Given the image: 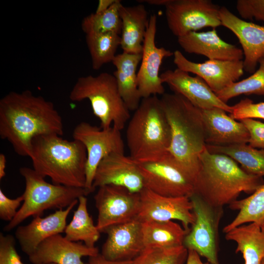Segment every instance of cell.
Returning a JSON list of instances; mask_svg holds the SVG:
<instances>
[{
  "instance_id": "cell-16",
  "label": "cell",
  "mask_w": 264,
  "mask_h": 264,
  "mask_svg": "<svg viewBox=\"0 0 264 264\" xmlns=\"http://www.w3.org/2000/svg\"><path fill=\"white\" fill-rule=\"evenodd\" d=\"M163 83L189 101L196 107L202 110L218 108L227 112H232V106L221 101L206 82L198 76L178 68L167 70L160 75Z\"/></svg>"
},
{
  "instance_id": "cell-14",
  "label": "cell",
  "mask_w": 264,
  "mask_h": 264,
  "mask_svg": "<svg viewBox=\"0 0 264 264\" xmlns=\"http://www.w3.org/2000/svg\"><path fill=\"white\" fill-rule=\"evenodd\" d=\"M156 24L157 16L154 14L150 17L137 75L138 88L142 99L165 93L163 83L159 74L160 67L164 58L174 55V52L170 50L156 46Z\"/></svg>"
},
{
  "instance_id": "cell-5",
  "label": "cell",
  "mask_w": 264,
  "mask_h": 264,
  "mask_svg": "<svg viewBox=\"0 0 264 264\" xmlns=\"http://www.w3.org/2000/svg\"><path fill=\"white\" fill-rule=\"evenodd\" d=\"M126 130L130 157L138 163L156 162L169 154L171 129L157 95L142 98Z\"/></svg>"
},
{
  "instance_id": "cell-29",
  "label": "cell",
  "mask_w": 264,
  "mask_h": 264,
  "mask_svg": "<svg viewBox=\"0 0 264 264\" xmlns=\"http://www.w3.org/2000/svg\"><path fill=\"white\" fill-rule=\"evenodd\" d=\"M87 201L85 196L79 198L77 208L71 220L66 227L65 237L71 241H80L89 247H94L101 232L88 212Z\"/></svg>"
},
{
  "instance_id": "cell-47",
  "label": "cell",
  "mask_w": 264,
  "mask_h": 264,
  "mask_svg": "<svg viewBox=\"0 0 264 264\" xmlns=\"http://www.w3.org/2000/svg\"></svg>"
},
{
  "instance_id": "cell-7",
  "label": "cell",
  "mask_w": 264,
  "mask_h": 264,
  "mask_svg": "<svg viewBox=\"0 0 264 264\" xmlns=\"http://www.w3.org/2000/svg\"><path fill=\"white\" fill-rule=\"evenodd\" d=\"M19 171L25 181L24 200L15 217L4 227L6 232L29 217L41 216L48 209L66 208L79 197L89 194L84 188L50 183L33 168L23 167Z\"/></svg>"
},
{
  "instance_id": "cell-39",
  "label": "cell",
  "mask_w": 264,
  "mask_h": 264,
  "mask_svg": "<svg viewBox=\"0 0 264 264\" xmlns=\"http://www.w3.org/2000/svg\"><path fill=\"white\" fill-rule=\"evenodd\" d=\"M23 194L16 198L7 197L0 189V219L10 222L15 217L18 209L23 201Z\"/></svg>"
},
{
  "instance_id": "cell-32",
  "label": "cell",
  "mask_w": 264,
  "mask_h": 264,
  "mask_svg": "<svg viewBox=\"0 0 264 264\" xmlns=\"http://www.w3.org/2000/svg\"><path fill=\"white\" fill-rule=\"evenodd\" d=\"M120 0H116L108 10L101 13H93L84 18L81 28L86 35L110 32L121 34L122 22L119 15Z\"/></svg>"
},
{
  "instance_id": "cell-34",
  "label": "cell",
  "mask_w": 264,
  "mask_h": 264,
  "mask_svg": "<svg viewBox=\"0 0 264 264\" xmlns=\"http://www.w3.org/2000/svg\"><path fill=\"white\" fill-rule=\"evenodd\" d=\"M241 94L264 95V65H260L259 69L249 77L234 83L216 93L226 103Z\"/></svg>"
},
{
  "instance_id": "cell-46",
  "label": "cell",
  "mask_w": 264,
  "mask_h": 264,
  "mask_svg": "<svg viewBox=\"0 0 264 264\" xmlns=\"http://www.w3.org/2000/svg\"><path fill=\"white\" fill-rule=\"evenodd\" d=\"M263 227L264 228V224H263Z\"/></svg>"
},
{
  "instance_id": "cell-45",
  "label": "cell",
  "mask_w": 264,
  "mask_h": 264,
  "mask_svg": "<svg viewBox=\"0 0 264 264\" xmlns=\"http://www.w3.org/2000/svg\"><path fill=\"white\" fill-rule=\"evenodd\" d=\"M261 264H264V257L263 258Z\"/></svg>"
},
{
  "instance_id": "cell-37",
  "label": "cell",
  "mask_w": 264,
  "mask_h": 264,
  "mask_svg": "<svg viewBox=\"0 0 264 264\" xmlns=\"http://www.w3.org/2000/svg\"><path fill=\"white\" fill-rule=\"evenodd\" d=\"M236 9L243 19L264 22V0H238Z\"/></svg>"
},
{
  "instance_id": "cell-25",
  "label": "cell",
  "mask_w": 264,
  "mask_h": 264,
  "mask_svg": "<svg viewBox=\"0 0 264 264\" xmlns=\"http://www.w3.org/2000/svg\"><path fill=\"white\" fill-rule=\"evenodd\" d=\"M142 54L125 52L116 55L112 63L116 68L113 72L119 93L130 111H135L142 100L137 80L136 70Z\"/></svg>"
},
{
  "instance_id": "cell-41",
  "label": "cell",
  "mask_w": 264,
  "mask_h": 264,
  "mask_svg": "<svg viewBox=\"0 0 264 264\" xmlns=\"http://www.w3.org/2000/svg\"><path fill=\"white\" fill-rule=\"evenodd\" d=\"M188 254L186 264H211L208 262H203L200 256L194 250L188 249Z\"/></svg>"
},
{
  "instance_id": "cell-31",
  "label": "cell",
  "mask_w": 264,
  "mask_h": 264,
  "mask_svg": "<svg viewBox=\"0 0 264 264\" xmlns=\"http://www.w3.org/2000/svg\"><path fill=\"white\" fill-rule=\"evenodd\" d=\"M86 40L94 70L112 62L121 42L120 35L113 32L87 34Z\"/></svg>"
},
{
  "instance_id": "cell-1",
  "label": "cell",
  "mask_w": 264,
  "mask_h": 264,
  "mask_svg": "<svg viewBox=\"0 0 264 264\" xmlns=\"http://www.w3.org/2000/svg\"><path fill=\"white\" fill-rule=\"evenodd\" d=\"M63 133L61 115L43 96L26 90L11 91L0 100V137L18 155L29 157L32 141L37 136Z\"/></svg>"
},
{
  "instance_id": "cell-36",
  "label": "cell",
  "mask_w": 264,
  "mask_h": 264,
  "mask_svg": "<svg viewBox=\"0 0 264 264\" xmlns=\"http://www.w3.org/2000/svg\"><path fill=\"white\" fill-rule=\"evenodd\" d=\"M0 264H24L16 249V240L11 235L0 233Z\"/></svg>"
},
{
  "instance_id": "cell-19",
  "label": "cell",
  "mask_w": 264,
  "mask_h": 264,
  "mask_svg": "<svg viewBox=\"0 0 264 264\" xmlns=\"http://www.w3.org/2000/svg\"><path fill=\"white\" fill-rule=\"evenodd\" d=\"M101 233L106 234L107 237L101 254L108 260L132 261L145 248L142 222L137 219L111 225Z\"/></svg>"
},
{
  "instance_id": "cell-9",
  "label": "cell",
  "mask_w": 264,
  "mask_h": 264,
  "mask_svg": "<svg viewBox=\"0 0 264 264\" xmlns=\"http://www.w3.org/2000/svg\"><path fill=\"white\" fill-rule=\"evenodd\" d=\"M72 137L80 141L87 151L85 188L90 194L94 191V176L101 160L112 153L124 154L121 131L113 126L102 129L88 122H81L74 128Z\"/></svg>"
},
{
  "instance_id": "cell-43",
  "label": "cell",
  "mask_w": 264,
  "mask_h": 264,
  "mask_svg": "<svg viewBox=\"0 0 264 264\" xmlns=\"http://www.w3.org/2000/svg\"><path fill=\"white\" fill-rule=\"evenodd\" d=\"M6 158L3 154H0V179L5 176Z\"/></svg>"
},
{
  "instance_id": "cell-10",
  "label": "cell",
  "mask_w": 264,
  "mask_h": 264,
  "mask_svg": "<svg viewBox=\"0 0 264 264\" xmlns=\"http://www.w3.org/2000/svg\"><path fill=\"white\" fill-rule=\"evenodd\" d=\"M168 26L177 37L205 27L221 25L220 7L210 0H164Z\"/></svg>"
},
{
  "instance_id": "cell-12",
  "label": "cell",
  "mask_w": 264,
  "mask_h": 264,
  "mask_svg": "<svg viewBox=\"0 0 264 264\" xmlns=\"http://www.w3.org/2000/svg\"><path fill=\"white\" fill-rule=\"evenodd\" d=\"M98 211L96 226L99 231L112 225L137 219L139 211V193L114 185L98 187L94 197Z\"/></svg>"
},
{
  "instance_id": "cell-35",
  "label": "cell",
  "mask_w": 264,
  "mask_h": 264,
  "mask_svg": "<svg viewBox=\"0 0 264 264\" xmlns=\"http://www.w3.org/2000/svg\"><path fill=\"white\" fill-rule=\"evenodd\" d=\"M230 116L237 120L245 118L264 119V102L254 103L251 100L245 98L232 106Z\"/></svg>"
},
{
  "instance_id": "cell-17",
  "label": "cell",
  "mask_w": 264,
  "mask_h": 264,
  "mask_svg": "<svg viewBox=\"0 0 264 264\" xmlns=\"http://www.w3.org/2000/svg\"><path fill=\"white\" fill-rule=\"evenodd\" d=\"M220 17L221 25L231 31L241 44L244 70L253 73L264 59V26L241 19L225 6L220 7Z\"/></svg>"
},
{
  "instance_id": "cell-24",
  "label": "cell",
  "mask_w": 264,
  "mask_h": 264,
  "mask_svg": "<svg viewBox=\"0 0 264 264\" xmlns=\"http://www.w3.org/2000/svg\"><path fill=\"white\" fill-rule=\"evenodd\" d=\"M119 12L122 22L120 46L123 52L142 54L150 20L147 10L142 4L131 6L122 4Z\"/></svg>"
},
{
  "instance_id": "cell-11",
  "label": "cell",
  "mask_w": 264,
  "mask_h": 264,
  "mask_svg": "<svg viewBox=\"0 0 264 264\" xmlns=\"http://www.w3.org/2000/svg\"><path fill=\"white\" fill-rule=\"evenodd\" d=\"M144 186L158 195L171 197H190L194 182L169 154L156 162L138 163Z\"/></svg>"
},
{
  "instance_id": "cell-2",
  "label": "cell",
  "mask_w": 264,
  "mask_h": 264,
  "mask_svg": "<svg viewBox=\"0 0 264 264\" xmlns=\"http://www.w3.org/2000/svg\"><path fill=\"white\" fill-rule=\"evenodd\" d=\"M199 160L194 194L213 207L229 205L242 192L251 194L264 184L263 177L246 173L225 154L212 153L205 148Z\"/></svg>"
},
{
  "instance_id": "cell-26",
  "label": "cell",
  "mask_w": 264,
  "mask_h": 264,
  "mask_svg": "<svg viewBox=\"0 0 264 264\" xmlns=\"http://www.w3.org/2000/svg\"><path fill=\"white\" fill-rule=\"evenodd\" d=\"M225 239L237 244L236 252L242 254L244 264H261L264 257V228L250 223L234 228L225 233Z\"/></svg>"
},
{
  "instance_id": "cell-30",
  "label": "cell",
  "mask_w": 264,
  "mask_h": 264,
  "mask_svg": "<svg viewBox=\"0 0 264 264\" xmlns=\"http://www.w3.org/2000/svg\"><path fill=\"white\" fill-rule=\"evenodd\" d=\"M230 209L238 210L235 218L223 229L225 233L246 223H256L263 226L264 222V183L249 197L237 199L229 205Z\"/></svg>"
},
{
  "instance_id": "cell-33",
  "label": "cell",
  "mask_w": 264,
  "mask_h": 264,
  "mask_svg": "<svg viewBox=\"0 0 264 264\" xmlns=\"http://www.w3.org/2000/svg\"><path fill=\"white\" fill-rule=\"evenodd\" d=\"M188 251L184 246L145 247L132 264H186Z\"/></svg>"
},
{
  "instance_id": "cell-15",
  "label": "cell",
  "mask_w": 264,
  "mask_h": 264,
  "mask_svg": "<svg viewBox=\"0 0 264 264\" xmlns=\"http://www.w3.org/2000/svg\"><path fill=\"white\" fill-rule=\"evenodd\" d=\"M173 56L177 68L199 76L216 94L238 82L243 74L242 60H208L197 63L188 60L177 50Z\"/></svg>"
},
{
  "instance_id": "cell-27",
  "label": "cell",
  "mask_w": 264,
  "mask_h": 264,
  "mask_svg": "<svg viewBox=\"0 0 264 264\" xmlns=\"http://www.w3.org/2000/svg\"><path fill=\"white\" fill-rule=\"evenodd\" d=\"M142 222V233L145 247H173L183 245L187 232L173 220L146 221Z\"/></svg>"
},
{
  "instance_id": "cell-42",
  "label": "cell",
  "mask_w": 264,
  "mask_h": 264,
  "mask_svg": "<svg viewBox=\"0 0 264 264\" xmlns=\"http://www.w3.org/2000/svg\"><path fill=\"white\" fill-rule=\"evenodd\" d=\"M116 0H99L95 13H99L108 10Z\"/></svg>"
},
{
  "instance_id": "cell-18",
  "label": "cell",
  "mask_w": 264,
  "mask_h": 264,
  "mask_svg": "<svg viewBox=\"0 0 264 264\" xmlns=\"http://www.w3.org/2000/svg\"><path fill=\"white\" fill-rule=\"evenodd\" d=\"M106 185L122 186L134 193H139L145 188L138 163L130 156L120 153L108 155L98 166L92 189L94 191Z\"/></svg>"
},
{
  "instance_id": "cell-22",
  "label": "cell",
  "mask_w": 264,
  "mask_h": 264,
  "mask_svg": "<svg viewBox=\"0 0 264 264\" xmlns=\"http://www.w3.org/2000/svg\"><path fill=\"white\" fill-rule=\"evenodd\" d=\"M200 110L206 145L248 143L249 134L246 127L227 114L226 111L218 108Z\"/></svg>"
},
{
  "instance_id": "cell-23",
  "label": "cell",
  "mask_w": 264,
  "mask_h": 264,
  "mask_svg": "<svg viewBox=\"0 0 264 264\" xmlns=\"http://www.w3.org/2000/svg\"><path fill=\"white\" fill-rule=\"evenodd\" d=\"M180 46L187 53L202 55L208 60L240 61L242 49L222 40L216 29L205 32H190L177 37Z\"/></svg>"
},
{
  "instance_id": "cell-38",
  "label": "cell",
  "mask_w": 264,
  "mask_h": 264,
  "mask_svg": "<svg viewBox=\"0 0 264 264\" xmlns=\"http://www.w3.org/2000/svg\"><path fill=\"white\" fill-rule=\"evenodd\" d=\"M240 121L248 132V144L254 148L264 150V123L252 118H245Z\"/></svg>"
},
{
  "instance_id": "cell-3",
  "label": "cell",
  "mask_w": 264,
  "mask_h": 264,
  "mask_svg": "<svg viewBox=\"0 0 264 264\" xmlns=\"http://www.w3.org/2000/svg\"><path fill=\"white\" fill-rule=\"evenodd\" d=\"M160 100L171 129L169 154L194 182L206 145L200 110L177 93H164Z\"/></svg>"
},
{
  "instance_id": "cell-44",
  "label": "cell",
  "mask_w": 264,
  "mask_h": 264,
  "mask_svg": "<svg viewBox=\"0 0 264 264\" xmlns=\"http://www.w3.org/2000/svg\"><path fill=\"white\" fill-rule=\"evenodd\" d=\"M259 64L264 65V59L260 61V62H259Z\"/></svg>"
},
{
  "instance_id": "cell-13",
  "label": "cell",
  "mask_w": 264,
  "mask_h": 264,
  "mask_svg": "<svg viewBox=\"0 0 264 264\" xmlns=\"http://www.w3.org/2000/svg\"><path fill=\"white\" fill-rule=\"evenodd\" d=\"M137 219L146 221H180L188 233L195 220L192 203L188 197H171L144 188L140 193Z\"/></svg>"
},
{
  "instance_id": "cell-8",
  "label": "cell",
  "mask_w": 264,
  "mask_h": 264,
  "mask_svg": "<svg viewBox=\"0 0 264 264\" xmlns=\"http://www.w3.org/2000/svg\"><path fill=\"white\" fill-rule=\"evenodd\" d=\"M190 199L195 220L186 235L183 245L196 251L211 264H220L218 259L219 228L223 207H213L196 194Z\"/></svg>"
},
{
  "instance_id": "cell-20",
  "label": "cell",
  "mask_w": 264,
  "mask_h": 264,
  "mask_svg": "<svg viewBox=\"0 0 264 264\" xmlns=\"http://www.w3.org/2000/svg\"><path fill=\"white\" fill-rule=\"evenodd\" d=\"M99 253L96 246L71 241L59 234L44 240L28 258L33 264H89L85 263L82 258Z\"/></svg>"
},
{
  "instance_id": "cell-4",
  "label": "cell",
  "mask_w": 264,
  "mask_h": 264,
  "mask_svg": "<svg viewBox=\"0 0 264 264\" xmlns=\"http://www.w3.org/2000/svg\"><path fill=\"white\" fill-rule=\"evenodd\" d=\"M29 157L33 169L53 183L85 188L87 154L80 141L56 134L40 135L32 141Z\"/></svg>"
},
{
  "instance_id": "cell-40",
  "label": "cell",
  "mask_w": 264,
  "mask_h": 264,
  "mask_svg": "<svg viewBox=\"0 0 264 264\" xmlns=\"http://www.w3.org/2000/svg\"><path fill=\"white\" fill-rule=\"evenodd\" d=\"M132 261H110L105 258L101 253L97 255L89 257V264H132Z\"/></svg>"
},
{
  "instance_id": "cell-21",
  "label": "cell",
  "mask_w": 264,
  "mask_h": 264,
  "mask_svg": "<svg viewBox=\"0 0 264 264\" xmlns=\"http://www.w3.org/2000/svg\"><path fill=\"white\" fill-rule=\"evenodd\" d=\"M78 203L77 199L65 209L58 210L44 218L36 216L29 224L17 227L15 238L22 250L29 256L46 239L64 233L67 218Z\"/></svg>"
},
{
  "instance_id": "cell-6",
  "label": "cell",
  "mask_w": 264,
  "mask_h": 264,
  "mask_svg": "<svg viewBox=\"0 0 264 264\" xmlns=\"http://www.w3.org/2000/svg\"><path fill=\"white\" fill-rule=\"evenodd\" d=\"M69 98L73 102L89 100L102 129L109 128L112 124L121 131L131 117L130 111L119 93L114 76L108 72L80 77L70 91Z\"/></svg>"
},
{
  "instance_id": "cell-28",
  "label": "cell",
  "mask_w": 264,
  "mask_h": 264,
  "mask_svg": "<svg viewBox=\"0 0 264 264\" xmlns=\"http://www.w3.org/2000/svg\"><path fill=\"white\" fill-rule=\"evenodd\" d=\"M210 153L223 154L232 158L246 173L264 176V150L254 148L247 143L225 146L206 145Z\"/></svg>"
}]
</instances>
